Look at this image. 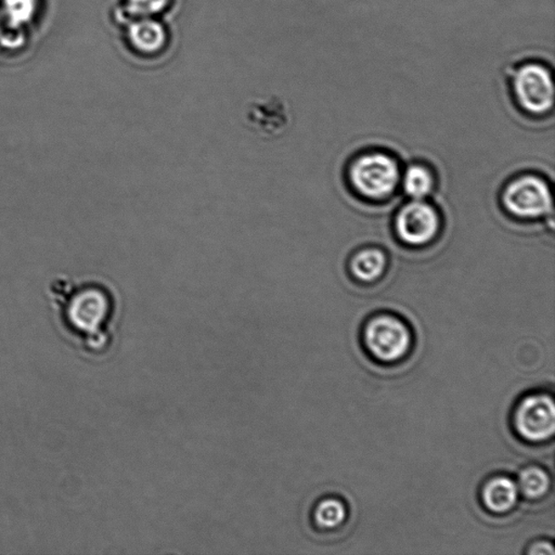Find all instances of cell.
<instances>
[{
    "label": "cell",
    "instance_id": "6da1fadb",
    "mask_svg": "<svg viewBox=\"0 0 555 555\" xmlns=\"http://www.w3.org/2000/svg\"><path fill=\"white\" fill-rule=\"evenodd\" d=\"M104 283L89 278L59 275L50 280L47 293L64 308L71 326L88 334L97 333L111 309V298Z\"/></svg>",
    "mask_w": 555,
    "mask_h": 555
},
{
    "label": "cell",
    "instance_id": "7a4b0ae2",
    "mask_svg": "<svg viewBox=\"0 0 555 555\" xmlns=\"http://www.w3.org/2000/svg\"><path fill=\"white\" fill-rule=\"evenodd\" d=\"M362 343L368 355L383 365H395L410 354L412 332L404 320L394 315L373 317L362 331Z\"/></svg>",
    "mask_w": 555,
    "mask_h": 555
},
{
    "label": "cell",
    "instance_id": "3957f363",
    "mask_svg": "<svg viewBox=\"0 0 555 555\" xmlns=\"http://www.w3.org/2000/svg\"><path fill=\"white\" fill-rule=\"evenodd\" d=\"M349 178L357 192L368 199L381 200L393 194L399 184L398 162L384 153H369L354 162Z\"/></svg>",
    "mask_w": 555,
    "mask_h": 555
},
{
    "label": "cell",
    "instance_id": "277c9868",
    "mask_svg": "<svg viewBox=\"0 0 555 555\" xmlns=\"http://www.w3.org/2000/svg\"><path fill=\"white\" fill-rule=\"evenodd\" d=\"M514 432L530 444L546 443L555 432V405L550 394L530 393L515 406L512 413Z\"/></svg>",
    "mask_w": 555,
    "mask_h": 555
},
{
    "label": "cell",
    "instance_id": "5b68a950",
    "mask_svg": "<svg viewBox=\"0 0 555 555\" xmlns=\"http://www.w3.org/2000/svg\"><path fill=\"white\" fill-rule=\"evenodd\" d=\"M503 206L515 217L540 218L553 211L550 188L545 180L526 175L507 186L502 196Z\"/></svg>",
    "mask_w": 555,
    "mask_h": 555
},
{
    "label": "cell",
    "instance_id": "8992f818",
    "mask_svg": "<svg viewBox=\"0 0 555 555\" xmlns=\"http://www.w3.org/2000/svg\"><path fill=\"white\" fill-rule=\"evenodd\" d=\"M513 92L520 106L532 115L552 109L554 85L550 71L538 64L520 67L513 76Z\"/></svg>",
    "mask_w": 555,
    "mask_h": 555
},
{
    "label": "cell",
    "instance_id": "52a82bcc",
    "mask_svg": "<svg viewBox=\"0 0 555 555\" xmlns=\"http://www.w3.org/2000/svg\"><path fill=\"white\" fill-rule=\"evenodd\" d=\"M439 230L436 209L422 200H412L401 207L396 217V231L407 245L424 246L432 241Z\"/></svg>",
    "mask_w": 555,
    "mask_h": 555
},
{
    "label": "cell",
    "instance_id": "ba28073f",
    "mask_svg": "<svg viewBox=\"0 0 555 555\" xmlns=\"http://www.w3.org/2000/svg\"><path fill=\"white\" fill-rule=\"evenodd\" d=\"M247 121L263 137L279 136L288 121L287 105L276 97L254 101L248 107Z\"/></svg>",
    "mask_w": 555,
    "mask_h": 555
},
{
    "label": "cell",
    "instance_id": "9c48e42d",
    "mask_svg": "<svg viewBox=\"0 0 555 555\" xmlns=\"http://www.w3.org/2000/svg\"><path fill=\"white\" fill-rule=\"evenodd\" d=\"M520 490L517 480L508 475H497L487 479L480 490V500L487 511L505 514L517 506Z\"/></svg>",
    "mask_w": 555,
    "mask_h": 555
},
{
    "label": "cell",
    "instance_id": "30bf717a",
    "mask_svg": "<svg viewBox=\"0 0 555 555\" xmlns=\"http://www.w3.org/2000/svg\"><path fill=\"white\" fill-rule=\"evenodd\" d=\"M130 45L141 54H156L166 46V27L153 18H136L128 26Z\"/></svg>",
    "mask_w": 555,
    "mask_h": 555
},
{
    "label": "cell",
    "instance_id": "8fae6325",
    "mask_svg": "<svg viewBox=\"0 0 555 555\" xmlns=\"http://www.w3.org/2000/svg\"><path fill=\"white\" fill-rule=\"evenodd\" d=\"M387 257L378 248H366L357 253L350 263V269L357 279L372 282L384 273Z\"/></svg>",
    "mask_w": 555,
    "mask_h": 555
},
{
    "label": "cell",
    "instance_id": "7c38bea8",
    "mask_svg": "<svg viewBox=\"0 0 555 555\" xmlns=\"http://www.w3.org/2000/svg\"><path fill=\"white\" fill-rule=\"evenodd\" d=\"M520 495L526 500H538L545 497L551 489V478L545 469L537 466L525 468L517 480Z\"/></svg>",
    "mask_w": 555,
    "mask_h": 555
},
{
    "label": "cell",
    "instance_id": "4fadbf2b",
    "mask_svg": "<svg viewBox=\"0 0 555 555\" xmlns=\"http://www.w3.org/2000/svg\"><path fill=\"white\" fill-rule=\"evenodd\" d=\"M347 519L348 508L338 498H326L315 509V523L321 530H336L342 526Z\"/></svg>",
    "mask_w": 555,
    "mask_h": 555
},
{
    "label": "cell",
    "instance_id": "5bb4252c",
    "mask_svg": "<svg viewBox=\"0 0 555 555\" xmlns=\"http://www.w3.org/2000/svg\"><path fill=\"white\" fill-rule=\"evenodd\" d=\"M403 186L412 200H423L434 188V177L426 166H411L404 175Z\"/></svg>",
    "mask_w": 555,
    "mask_h": 555
},
{
    "label": "cell",
    "instance_id": "9a60e30c",
    "mask_svg": "<svg viewBox=\"0 0 555 555\" xmlns=\"http://www.w3.org/2000/svg\"><path fill=\"white\" fill-rule=\"evenodd\" d=\"M37 9V0H3L5 24L13 30L30 24Z\"/></svg>",
    "mask_w": 555,
    "mask_h": 555
},
{
    "label": "cell",
    "instance_id": "2e32d148",
    "mask_svg": "<svg viewBox=\"0 0 555 555\" xmlns=\"http://www.w3.org/2000/svg\"><path fill=\"white\" fill-rule=\"evenodd\" d=\"M169 0H126L128 13L135 18H153L167 7Z\"/></svg>",
    "mask_w": 555,
    "mask_h": 555
},
{
    "label": "cell",
    "instance_id": "e0dca14e",
    "mask_svg": "<svg viewBox=\"0 0 555 555\" xmlns=\"http://www.w3.org/2000/svg\"><path fill=\"white\" fill-rule=\"evenodd\" d=\"M529 553L532 555H554L555 550L551 542L541 540L531 545Z\"/></svg>",
    "mask_w": 555,
    "mask_h": 555
}]
</instances>
